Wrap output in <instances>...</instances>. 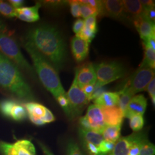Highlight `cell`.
Here are the masks:
<instances>
[{
    "label": "cell",
    "mask_w": 155,
    "mask_h": 155,
    "mask_svg": "<svg viewBox=\"0 0 155 155\" xmlns=\"http://www.w3.org/2000/svg\"><path fill=\"white\" fill-rule=\"evenodd\" d=\"M25 41L44 56L56 71L61 70L66 59V45L55 27L42 25L32 28L28 31Z\"/></svg>",
    "instance_id": "6da1fadb"
},
{
    "label": "cell",
    "mask_w": 155,
    "mask_h": 155,
    "mask_svg": "<svg viewBox=\"0 0 155 155\" xmlns=\"http://www.w3.org/2000/svg\"><path fill=\"white\" fill-rule=\"evenodd\" d=\"M0 86L20 100L32 102L33 92L19 68L0 52Z\"/></svg>",
    "instance_id": "7a4b0ae2"
},
{
    "label": "cell",
    "mask_w": 155,
    "mask_h": 155,
    "mask_svg": "<svg viewBox=\"0 0 155 155\" xmlns=\"http://www.w3.org/2000/svg\"><path fill=\"white\" fill-rule=\"evenodd\" d=\"M24 47L31 56L35 71L40 81L55 98L66 94L58 71L44 56L40 54L32 45L25 41Z\"/></svg>",
    "instance_id": "3957f363"
},
{
    "label": "cell",
    "mask_w": 155,
    "mask_h": 155,
    "mask_svg": "<svg viewBox=\"0 0 155 155\" xmlns=\"http://www.w3.org/2000/svg\"><path fill=\"white\" fill-rule=\"evenodd\" d=\"M0 52L18 68L35 78L34 68L25 59L16 41L5 32H0Z\"/></svg>",
    "instance_id": "277c9868"
},
{
    "label": "cell",
    "mask_w": 155,
    "mask_h": 155,
    "mask_svg": "<svg viewBox=\"0 0 155 155\" xmlns=\"http://www.w3.org/2000/svg\"><path fill=\"white\" fill-rule=\"evenodd\" d=\"M95 70L97 77L95 86L97 87H103L125 74L124 67L116 61L102 62L95 66Z\"/></svg>",
    "instance_id": "5b68a950"
},
{
    "label": "cell",
    "mask_w": 155,
    "mask_h": 155,
    "mask_svg": "<svg viewBox=\"0 0 155 155\" xmlns=\"http://www.w3.org/2000/svg\"><path fill=\"white\" fill-rule=\"evenodd\" d=\"M66 95L69 102V118L70 119L74 118L82 113L89 103V100L82 89L78 86L75 78Z\"/></svg>",
    "instance_id": "8992f818"
},
{
    "label": "cell",
    "mask_w": 155,
    "mask_h": 155,
    "mask_svg": "<svg viewBox=\"0 0 155 155\" xmlns=\"http://www.w3.org/2000/svg\"><path fill=\"white\" fill-rule=\"evenodd\" d=\"M155 77V70L145 67H139L125 84L134 94L145 91L151 80Z\"/></svg>",
    "instance_id": "52a82bcc"
},
{
    "label": "cell",
    "mask_w": 155,
    "mask_h": 155,
    "mask_svg": "<svg viewBox=\"0 0 155 155\" xmlns=\"http://www.w3.org/2000/svg\"><path fill=\"white\" fill-rule=\"evenodd\" d=\"M0 155H37L32 142L28 140H18L14 143L0 141Z\"/></svg>",
    "instance_id": "ba28073f"
},
{
    "label": "cell",
    "mask_w": 155,
    "mask_h": 155,
    "mask_svg": "<svg viewBox=\"0 0 155 155\" xmlns=\"http://www.w3.org/2000/svg\"><path fill=\"white\" fill-rule=\"evenodd\" d=\"M0 111L4 116L20 122L25 120L28 114L25 107L13 100H5L0 104Z\"/></svg>",
    "instance_id": "9c48e42d"
},
{
    "label": "cell",
    "mask_w": 155,
    "mask_h": 155,
    "mask_svg": "<svg viewBox=\"0 0 155 155\" xmlns=\"http://www.w3.org/2000/svg\"><path fill=\"white\" fill-rule=\"evenodd\" d=\"M89 124L90 130L102 133L106 125L102 108L97 105L90 106L84 116Z\"/></svg>",
    "instance_id": "30bf717a"
},
{
    "label": "cell",
    "mask_w": 155,
    "mask_h": 155,
    "mask_svg": "<svg viewBox=\"0 0 155 155\" xmlns=\"http://www.w3.org/2000/svg\"><path fill=\"white\" fill-rule=\"evenodd\" d=\"M98 15L102 16L110 17L114 19L121 20L125 18L124 14L122 1H101V6Z\"/></svg>",
    "instance_id": "8fae6325"
},
{
    "label": "cell",
    "mask_w": 155,
    "mask_h": 155,
    "mask_svg": "<svg viewBox=\"0 0 155 155\" xmlns=\"http://www.w3.org/2000/svg\"><path fill=\"white\" fill-rule=\"evenodd\" d=\"M75 79L80 88L87 84H95L97 81L95 66L88 63L80 67L75 71Z\"/></svg>",
    "instance_id": "7c38bea8"
},
{
    "label": "cell",
    "mask_w": 155,
    "mask_h": 155,
    "mask_svg": "<svg viewBox=\"0 0 155 155\" xmlns=\"http://www.w3.org/2000/svg\"><path fill=\"white\" fill-rule=\"evenodd\" d=\"M24 107L27 111L30 121L37 126L44 125L45 118L48 109L40 104L34 102H29L25 104Z\"/></svg>",
    "instance_id": "4fadbf2b"
},
{
    "label": "cell",
    "mask_w": 155,
    "mask_h": 155,
    "mask_svg": "<svg viewBox=\"0 0 155 155\" xmlns=\"http://www.w3.org/2000/svg\"><path fill=\"white\" fill-rule=\"evenodd\" d=\"M147 107V100L142 94L134 95L129 101L124 113V117L129 118L133 115H143Z\"/></svg>",
    "instance_id": "5bb4252c"
},
{
    "label": "cell",
    "mask_w": 155,
    "mask_h": 155,
    "mask_svg": "<svg viewBox=\"0 0 155 155\" xmlns=\"http://www.w3.org/2000/svg\"><path fill=\"white\" fill-rule=\"evenodd\" d=\"M133 22L143 42L155 35V23L147 20L143 16L135 19Z\"/></svg>",
    "instance_id": "9a60e30c"
},
{
    "label": "cell",
    "mask_w": 155,
    "mask_h": 155,
    "mask_svg": "<svg viewBox=\"0 0 155 155\" xmlns=\"http://www.w3.org/2000/svg\"><path fill=\"white\" fill-rule=\"evenodd\" d=\"M101 108L106 125L116 126L122 124L124 113L118 106L103 107Z\"/></svg>",
    "instance_id": "2e32d148"
},
{
    "label": "cell",
    "mask_w": 155,
    "mask_h": 155,
    "mask_svg": "<svg viewBox=\"0 0 155 155\" xmlns=\"http://www.w3.org/2000/svg\"><path fill=\"white\" fill-rule=\"evenodd\" d=\"M71 48L75 61L77 62H81L89 54V43L84 40L75 36L71 41Z\"/></svg>",
    "instance_id": "e0dca14e"
},
{
    "label": "cell",
    "mask_w": 155,
    "mask_h": 155,
    "mask_svg": "<svg viewBox=\"0 0 155 155\" xmlns=\"http://www.w3.org/2000/svg\"><path fill=\"white\" fill-rule=\"evenodd\" d=\"M41 6L40 2H37L35 5L31 7H21L15 9V17L23 21L33 22L40 18L39 10Z\"/></svg>",
    "instance_id": "ac0fdd59"
},
{
    "label": "cell",
    "mask_w": 155,
    "mask_h": 155,
    "mask_svg": "<svg viewBox=\"0 0 155 155\" xmlns=\"http://www.w3.org/2000/svg\"><path fill=\"white\" fill-rule=\"evenodd\" d=\"M122 2L125 17L130 21H133L135 19L143 16L144 8L140 1L124 0L122 1Z\"/></svg>",
    "instance_id": "d6986e66"
},
{
    "label": "cell",
    "mask_w": 155,
    "mask_h": 155,
    "mask_svg": "<svg viewBox=\"0 0 155 155\" xmlns=\"http://www.w3.org/2000/svg\"><path fill=\"white\" fill-rule=\"evenodd\" d=\"M137 132L130 135L120 137L114 144L113 150L109 155H128L133 141L136 138Z\"/></svg>",
    "instance_id": "ffe728a7"
},
{
    "label": "cell",
    "mask_w": 155,
    "mask_h": 155,
    "mask_svg": "<svg viewBox=\"0 0 155 155\" xmlns=\"http://www.w3.org/2000/svg\"><path fill=\"white\" fill-rule=\"evenodd\" d=\"M120 99V93L104 92L100 97L94 100V104L103 107H111L118 105Z\"/></svg>",
    "instance_id": "44dd1931"
},
{
    "label": "cell",
    "mask_w": 155,
    "mask_h": 155,
    "mask_svg": "<svg viewBox=\"0 0 155 155\" xmlns=\"http://www.w3.org/2000/svg\"><path fill=\"white\" fill-rule=\"evenodd\" d=\"M121 125L116 126L106 125L102 130L101 134L104 140L113 143H116L117 141L120 138Z\"/></svg>",
    "instance_id": "7402d4cb"
},
{
    "label": "cell",
    "mask_w": 155,
    "mask_h": 155,
    "mask_svg": "<svg viewBox=\"0 0 155 155\" xmlns=\"http://www.w3.org/2000/svg\"><path fill=\"white\" fill-rule=\"evenodd\" d=\"M120 93V99L118 104V106L122 110L124 113L127 109V105L129 101L132 98L135 94L125 85L124 88L119 91Z\"/></svg>",
    "instance_id": "603a6c76"
},
{
    "label": "cell",
    "mask_w": 155,
    "mask_h": 155,
    "mask_svg": "<svg viewBox=\"0 0 155 155\" xmlns=\"http://www.w3.org/2000/svg\"><path fill=\"white\" fill-rule=\"evenodd\" d=\"M144 47V58L143 61L140 65V67H145L155 69V50L148 45H143Z\"/></svg>",
    "instance_id": "cb8c5ba5"
},
{
    "label": "cell",
    "mask_w": 155,
    "mask_h": 155,
    "mask_svg": "<svg viewBox=\"0 0 155 155\" xmlns=\"http://www.w3.org/2000/svg\"><path fill=\"white\" fill-rule=\"evenodd\" d=\"M129 118L130 127L134 132H138L143 129L144 125V120L143 115H133Z\"/></svg>",
    "instance_id": "d4e9b609"
},
{
    "label": "cell",
    "mask_w": 155,
    "mask_h": 155,
    "mask_svg": "<svg viewBox=\"0 0 155 155\" xmlns=\"http://www.w3.org/2000/svg\"><path fill=\"white\" fill-rule=\"evenodd\" d=\"M97 15H94L91 16L89 17L84 20V29L90 33L96 35L98 31L97 24Z\"/></svg>",
    "instance_id": "484cf974"
},
{
    "label": "cell",
    "mask_w": 155,
    "mask_h": 155,
    "mask_svg": "<svg viewBox=\"0 0 155 155\" xmlns=\"http://www.w3.org/2000/svg\"><path fill=\"white\" fill-rule=\"evenodd\" d=\"M0 13L9 18L14 17H15V9L10 4L0 1Z\"/></svg>",
    "instance_id": "4316f807"
},
{
    "label": "cell",
    "mask_w": 155,
    "mask_h": 155,
    "mask_svg": "<svg viewBox=\"0 0 155 155\" xmlns=\"http://www.w3.org/2000/svg\"><path fill=\"white\" fill-rule=\"evenodd\" d=\"M155 147L147 139L142 145L139 155H155Z\"/></svg>",
    "instance_id": "83f0119b"
},
{
    "label": "cell",
    "mask_w": 155,
    "mask_h": 155,
    "mask_svg": "<svg viewBox=\"0 0 155 155\" xmlns=\"http://www.w3.org/2000/svg\"><path fill=\"white\" fill-rule=\"evenodd\" d=\"M94 15H98V12L96 9L87 4H81V17L86 19Z\"/></svg>",
    "instance_id": "f1b7e54d"
},
{
    "label": "cell",
    "mask_w": 155,
    "mask_h": 155,
    "mask_svg": "<svg viewBox=\"0 0 155 155\" xmlns=\"http://www.w3.org/2000/svg\"><path fill=\"white\" fill-rule=\"evenodd\" d=\"M58 101V104L62 107L64 113H66L67 116L70 117V109H69V102L67 97L66 94H62L59 95L55 98Z\"/></svg>",
    "instance_id": "f546056e"
},
{
    "label": "cell",
    "mask_w": 155,
    "mask_h": 155,
    "mask_svg": "<svg viewBox=\"0 0 155 155\" xmlns=\"http://www.w3.org/2000/svg\"><path fill=\"white\" fill-rule=\"evenodd\" d=\"M67 3L70 6V11L72 16L75 18L81 17V3L79 1L71 0L67 1Z\"/></svg>",
    "instance_id": "4dcf8cb0"
},
{
    "label": "cell",
    "mask_w": 155,
    "mask_h": 155,
    "mask_svg": "<svg viewBox=\"0 0 155 155\" xmlns=\"http://www.w3.org/2000/svg\"><path fill=\"white\" fill-rule=\"evenodd\" d=\"M67 155H84L77 144L74 142H70L67 147Z\"/></svg>",
    "instance_id": "1f68e13d"
},
{
    "label": "cell",
    "mask_w": 155,
    "mask_h": 155,
    "mask_svg": "<svg viewBox=\"0 0 155 155\" xmlns=\"http://www.w3.org/2000/svg\"><path fill=\"white\" fill-rule=\"evenodd\" d=\"M146 90L150 94V97L152 100V102L155 105V77L153 78L150 83L148 84Z\"/></svg>",
    "instance_id": "d6a6232c"
},
{
    "label": "cell",
    "mask_w": 155,
    "mask_h": 155,
    "mask_svg": "<svg viewBox=\"0 0 155 155\" xmlns=\"http://www.w3.org/2000/svg\"><path fill=\"white\" fill-rule=\"evenodd\" d=\"M143 16L150 20L151 22L155 23V6H152L147 9H144V13Z\"/></svg>",
    "instance_id": "836d02e7"
},
{
    "label": "cell",
    "mask_w": 155,
    "mask_h": 155,
    "mask_svg": "<svg viewBox=\"0 0 155 155\" xmlns=\"http://www.w3.org/2000/svg\"><path fill=\"white\" fill-rule=\"evenodd\" d=\"M67 3V1H44L40 2L41 5L43 4L47 7L57 8Z\"/></svg>",
    "instance_id": "e575fe53"
},
{
    "label": "cell",
    "mask_w": 155,
    "mask_h": 155,
    "mask_svg": "<svg viewBox=\"0 0 155 155\" xmlns=\"http://www.w3.org/2000/svg\"><path fill=\"white\" fill-rule=\"evenodd\" d=\"M84 26V20L78 18L73 24L72 30L74 33H76V35L81 32V31L82 29Z\"/></svg>",
    "instance_id": "d590c367"
},
{
    "label": "cell",
    "mask_w": 155,
    "mask_h": 155,
    "mask_svg": "<svg viewBox=\"0 0 155 155\" xmlns=\"http://www.w3.org/2000/svg\"><path fill=\"white\" fill-rule=\"evenodd\" d=\"M94 85L95 84H87V85H86V86H83V87L81 88L82 91L84 92V93L86 95L89 101H90V97H91V95L93 93Z\"/></svg>",
    "instance_id": "8d00e7d4"
},
{
    "label": "cell",
    "mask_w": 155,
    "mask_h": 155,
    "mask_svg": "<svg viewBox=\"0 0 155 155\" xmlns=\"http://www.w3.org/2000/svg\"><path fill=\"white\" fill-rule=\"evenodd\" d=\"M104 90V89L103 88V87H97L94 85V91L90 97V101H91V100L94 101L96 98H97L98 97H100L101 94H103L105 92Z\"/></svg>",
    "instance_id": "74e56055"
},
{
    "label": "cell",
    "mask_w": 155,
    "mask_h": 155,
    "mask_svg": "<svg viewBox=\"0 0 155 155\" xmlns=\"http://www.w3.org/2000/svg\"><path fill=\"white\" fill-rule=\"evenodd\" d=\"M9 2L15 9L21 8L24 4V1L22 0H10Z\"/></svg>",
    "instance_id": "f35d334b"
},
{
    "label": "cell",
    "mask_w": 155,
    "mask_h": 155,
    "mask_svg": "<svg viewBox=\"0 0 155 155\" xmlns=\"http://www.w3.org/2000/svg\"><path fill=\"white\" fill-rule=\"evenodd\" d=\"M144 9H147L152 6H155V1L151 0H141L140 1Z\"/></svg>",
    "instance_id": "ab89813d"
},
{
    "label": "cell",
    "mask_w": 155,
    "mask_h": 155,
    "mask_svg": "<svg viewBox=\"0 0 155 155\" xmlns=\"http://www.w3.org/2000/svg\"><path fill=\"white\" fill-rule=\"evenodd\" d=\"M38 143H39L40 147L41 148V150H42L45 155H54V154L45 145V144H43L40 142H39Z\"/></svg>",
    "instance_id": "60d3db41"
},
{
    "label": "cell",
    "mask_w": 155,
    "mask_h": 155,
    "mask_svg": "<svg viewBox=\"0 0 155 155\" xmlns=\"http://www.w3.org/2000/svg\"><path fill=\"white\" fill-rule=\"evenodd\" d=\"M6 25L5 23L0 19V32H5Z\"/></svg>",
    "instance_id": "b9f144b4"
}]
</instances>
